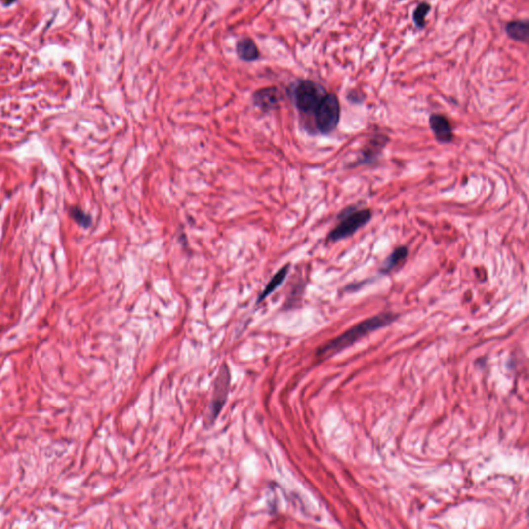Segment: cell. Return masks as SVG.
Instances as JSON below:
<instances>
[{"instance_id": "obj_1", "label": "cell", "mask_w": 529, "mask_h": 529, "mask_svg": "<svg viewBox=\"0 0 529 529\" xmlns=\"http://www.w3.org/2000/svg\"><path fill=\"white\" fill-rule=\"evenodd\" d=\"M397 319V315L394 313H381L373 318L367 319L360 324L356 325L352 329L347 330L345 333L337 337L326 345L322 346L318 351L319 357H331L338 352L344 350L347 346L352 345L360 338L366 336L368 333L376 329L385 327Z\"/></svg>"}, {"instance_id": "obj_2", "label": "cell", "mask_w": 529, "mask_h": 529, "mask_svg": "<svg viewBox=\"0 0 529 529\" xmlns=\"http://www.w3.org/2000/svg\"><path fill=\"white\" fill-rule=\"evenodd\" d=\"M372 212L370 209H358L357 206H350L342 210L339 215V223L328 234V242H338L346 239L365 227L371 220Z\"/></svg>"}, {"instance_id": "obj_3", "label": "cell", "mask_w": 529, "mask_h": 529, "mask_svg": "<svg viewBox=\"0 0 529 529\" xmlns=\"http://www.w3.org/2000/svg\"><path fill=\"white\" fill-rule=\"evenodd\" d=\"M231 381L232 375L230 368L227 363H223L212 384L211 401L204 416V425L206 427L213 425L226 405L230 393Z\"/></svg>"}, {"instance_id": "obj_4", "label": "cell", "mask_w": 529, "mask_h": 529, "mask_svg": "<svg viewBox=\"0 0 529 529\" xmlns=\"http://www.w3.org/2000/svg\"><path fill=\"white\" fill-rule=\"evenodd\" d=\"M315 127L322 134L333 132L340 121V103L335 93H326L313 112Z\"/></svg>"}, {"instance_id": "obj_5", "label": "cell", "mask_w": 529, "mask_h": 529, "mask_svg": "<svg viewBox=\"0 0 529 529\" xmlns=\"http://www.w3.org/2000/svg\"><path fill=\"white\" fill-rule=\"evenodd\" d=\"M325 94V89L320 84L310 80L300 81L292 91L296 107L305 114L313 113Z\"/></svg>"}, {"instance_id": "obj_6", "label": "cell", "mask_w": 529, "mask_h": 529, "mask_svg": "<svg viewBox=\"0 0 529 529\" xmlns=\"http://www.w3.org/2000/svg\"><path fill=\"white\" fill-rule=\"evenodd\" d=\"M388 141H389V138L385 136V134H378V136H374L371 138L368 141V143H366L362 151L360 152L359 159L354 165L358 166V165H365V164L373 163L378 159V156L381 154L382 149L385 148V146L388 143Z\"/></svg>"}, {"instance_id": "obj_7", "label": "cell", "mask_w": 529, "mask_h": 529, "mask_svg": "<svg viewBox=\"0 0 529 529\" xmlns=\"http://www.w3.org/2000/svg\"><path fill=\"white\" fill-rule=\"evenodd\" d=\"M280 100L281 94L278 88L274 86L258 89L252 95L254 106L263 112H270L277 109Z\"/></svg>"}, {"instance_id": "obj_8", "label": "cell", "mask_w": 529, "mask_h": 529, "mask_svg": "<svg viewBox=\"0 0 529 529\" xmlns=\"http://www.w3.org/2000/svg\"><path fill=\"white\" fill-rule=\"evenodd\" d=\"M429 126L435 139L442 143H451L454 139V132L451 122L442 114H431L429 117Z\"/></svg>"}, {"instance_id": "obj_9", "label": "cell", "mask_w": 529, "mask_h": 529, "mask_svg": "<svg viewBox=\"0 0 529 529\" xmlns=\"http://www.w3.org/2000/svg\"><path fill=\"white\" fill-rule=\"evenodd\" d=\"M409 254L408 247L407 246H399L397 248L394 249L392 253L386 258L382 263V265L379 268V273L381 274H389L392 271H394L396 268L400 267L407 260Z\"/></svg>"}, {"instance_id": "obj_10", "label": "cell", "mask_w": 529, "mask_h": 529, "mask_svg": "<svg viewBox=\"0 0 529 529\" xmlns=\"http://www.w3.org/2000/svg\"><path fill=\"white\" fill-rule=\"evenodd\" d=\"M508 37L516 41L528 42L529 41V23L527 20L511 21L505 26Z\"/></svg>"}, {"instance_id": "obj_11", "label": "cell", "mask_w": 529, "mask_h": 529, "mask_svg": "<svg viewBox=\"0 0 529 529\" xmlns=\"http://www.w3.org/2000/svg\"><path fill=\"white\" fill-rule=\"evenodd\" d=\"M236 53H237L238 57L246 62L255 61L260 57V51L257 49V46L255 42L249 39L244 38L241 39L236 46Z\"/></svg>"}, {"instance_id": "obj_12", "label": "cell", "mask_w": 529, "mask_h": 529, "mask_svg": "<svg viewBox=\"0 0 529 529\" xmlns=\"http://www.w3.org/2000/svg\"><path fill=\"white\" fill-rule=\"evenodd\" d=\"M288 271H289V264H286L285 266H284L283 268H281L278 272H276L274 274V276L271 278V280L269 281L268 285H266V287L262 291V294L258 296L257 301H256L257 304L263 302L268 296L271 295L272 292L278 286H280L281 285H283V283L285 280V278H286V276L288 274Z\"/></svg>"}, {"instance_id": "obj_13", "label": "cell", "mask_w": 529, "mask_h": 529, "mask_svg": "<svg viewBox=\"0 0 529 529\" xmlns=\"http://www.w3.org/2000/svg\"><path fill=\"white\" fill-rule=\"evenodd\" d=\"M430 9L431 7L428 3L422 2L413 10V14H412L413 23L419 29H422L425 27V24H426L425 19H426L427 14L430 12Z\"/></svg>"}, {"instance_id": "obj_14", "label": "cell", "mask_w": 529, "mask_h": 529, "mask_svg": "<svg viewBox=\"0 0 529 529\" xmlns=\"http://www.w3.org/2000/svg\"><path fill=\"white\" fill-rule=\"evenodd\" d=\"M72 215L74 219L80 224V226L88 228L90 224H91V218H90V216H88L87 214H85V213L80 209H77V208L73 209Z\"/></svg>"}]
</instances>
